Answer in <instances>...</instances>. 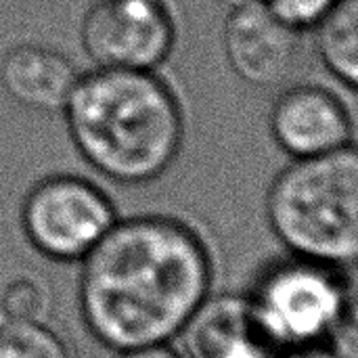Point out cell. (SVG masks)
<instances>
[{"label": "cell", "mask_w": 358, "mask_h": 358, "mask_svg": "<svg viewBox=\"0 0 358 358\" xmlns=\"http://www.w3.org/2000/svg\"><path fill=\"white\" fill-rule=\"evenodd\" d=\"M250 302L283 352L315 346L331 334L342 302V279L329 266L296 258L264 273Z\"/></svg>", "instance_id": "5b68a950"}, {"label": "cell", "mask_w": 358, "mask_h": 358, "mask_svg": "<svg viewBox=\"0 0 358 358\" xmlns=\"http://www.w3.org/2000/svg\"><path fill=\"white\" fill-rule=\"evenodd\" d=\"M266 220L296 256L329 268L358 266V147L296 159L273 180Z\"/></svg>", "instance_id": "3957f363"}, {"label": "cell", "mask_w": 358, "mask_h": 358, "mask_svg": "<svg viewBox=\"0 0 358 358\" xmlns=\"http://www.w3.org/2000/svg\"><path fill=\"white\" fill-rule=\"evenodd\" d=\"M80 73L65 50L42 42H21L0 55V88L36 113H61Z\"/></svg>", "instance_id": "30bf717a"}, {"label": "cell", "mask_w": 358, "mask_h": 358, "mask_svg": "<svg viewBox=\"0 0 358 358\" xmlns=\"http://www.w3.org/2000/svg\"><path fill=\"white\" fill-rule=\"evenodd\" d=\"M0 358H73L46 321H0Z\"/></svg>", "instance_id": "7c38bea8"}, {"label": "cell", "mask_w": 358, "mask_h": 358, "mask_svg": "<svg viewBox=\"0 0 358 358\" xmlns=\"http://www.w3.org/2000/svg\"><path fill=\"white\" fill-rule=\"evenodd\" d=\"M319 55L327 69L358 90V0H338L319 23Z\"/></svg>", "instance_id": "8fae6325"}, {"label": "cell", "mask_w": 358, "mask_h": 358, "mask_svg": "<svg viewBox=\"0 0 358 358\" xmlns=\"http://www.w3.org/2000/svg\"><path fill=\"white\" fill-rule=\"evenodd\" d=\"M61 113L78 155L117 185L157 180L182 149V109L157 71H82Z\"/></svg>", "instance_id": "7a4b0ae2"}, {"label": "cell", "mask_w": 358, "mask_h": 358, "mask_svg": "<svg viewBox=\"0 0 358 358\" xmlns=\"http://www.w3.org/2000/svg\"><path fill=\"white\" fill-rule=\"evenodd\" d=\"M271 132L285 153L304 159L348 145L350 120L331 92L317 86H296L275 103Z\"/></svg>", "instance_id": "9c48e42d"}, {"label": "cell", "mask_w": 358, "mask_h": 358, "mask_svg": "<svg viewBox=\"0 0 358 358\" xmlns=\"http://www.w3.org/2000/svg\"><path fill=\"white\" fill-rule=\"evenodd\" d=\"M338 0H264V4L285 23L302 29L319 25Z\"/></svg>", "instance_id": "9a60e30c"}, {"label": "cell", "mask_w": 358, "mask_h": 358, "mask_svg": "<svg viewBox=\"0 0 358 358\" xmlns=\"http://www.w3.org/2000/svg\"><path fill=\"white\" fill-rule=\"evenodd\" d=\"M224 52L248 84L275 88L292 82L302 61L300 29L277 17L264 2L235 8L224 27Z\"/></svg>", "instance_id": "52a82bcc"}, {"label": "cell", "mask_w": 358, "mask_h": 358, "mask_svg": "<svg viewBox=\"0 0 358 358\" xmlns=\"http://www.w3.org/2000/svg\"><path fill=\"white\" fill-rule=\"evenodd\" d=\"M78 40L92 67L157 71L174 50L176 19L168 0H92Z\"/></svg>", "instance_id": "8992f818"}, {"label": "cell", "mask_w": 358, "mask_h": 358, "mask_svg": "<svg viewBox=\"0 0 358 358\" xmlns=\"http://www.w3.org/2000/svg\"><path fill=\"white\" fill-rule=\"evenodd\" d=\"M281 358H340L334 348H325L321 344L315 346H304V348H294V350H285Z\"/></svg>", "instance_id": "e0dca14e"}, {"label": "cell", "mask_w": 358, "mask_h": 358, "mask_svg": "<svg viewBox=\"0 0 358 358\" xmlns=\"http://www.w3.org/2000/svg\"><path fill=\"white\" fill-rule=\"evenodd\" d=\"M48 285L34 275H19L0 289V321H46Z\"/></svg>", "instance_id": "4fadbf2b"}, {"label": "cell", "mask_w": 358, "mask_h": 358, "mask_svg": "<svg viewBox=\"0 0 358 358\" xmlns=\"http://www.w3.org/2000/svg\"><path fill=\"white\" fill-rule=\"evenodd\" d=\"M218 2L224 4V6H231L235 10V8H241V6H248V4H254V2H260V0H218Z\"/></svg>", "instance_id": "ac0fdd59"}, {"label": "cell", "mask_w": 358, "mask_h": 358, "mask_svg": "<svg viewBox=\"0 0 358 358\" xmlns=\"http://www.w3.org/2000/svg\"><path fill=\"white\" fill-rule=\"evenodd\" d=\"M182 358H281L250 298L208 296L180 331Z\"/></svg>", "instance_id": "ba28073f"}, {"label": "cell", "mask_w": 358, "mask_h": 358, "mask_svg": "<svg viewBox=\"0 0 358 358\" xmlns=\"http://www.w3.org/2000/svg\"><path fill=\"white\" fill-rule=\"evenodd\" d=\"M80 264L82 323L113 352L178 338L212 289L203 239L172 216L117 218Z\"/></svg>", "instance_id": "6da1fadb"}, {"label": "cell", "mask_w": 358, "mask_h": 358, "mask_svg": "<svg viewBox=\"0 0 358 358\" xmlns=\"http://www.w3.org/2000/svg\"><path fill=\"white\" fill-rule=\"evenodd\" d=\"M329 340L340 358H358V266L342 279V302Z\"/></svg>", "instance_id": "5bb4252c"}, {"label": "cell", "mask_w": 358, "mask_h": 358, "mask_svg": "<svg viewBox=\"0 0 358 358\" xmlns=\"http://www.w3.org/2000/svg\"><path fill=\"white\" fill-rule=\"evenodd\" d=\"M117 358H182L176 350H172L168 344H155V346H143V348H130L124 352H115Z\"/></svg>", "instance_id": "2e32d148"}, {"label": "cell", "mask_w": 358, "mask_h": 358, "mask_svg": "<svg viewBox=\"0 0 358 358\" xmlns=\"http://www.w3.org/2000/svg\"><path fill=\"white\" fill-rule=\"evenodd\" d=\"M115 222L111 197L78 174L38 180L21 203L27 243L52 262H82Z\"/></svg>", "instance_id": "277c9868"}]
</instances>
